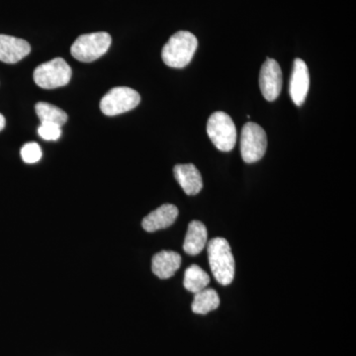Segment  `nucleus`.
Wrapping results in <instances>:
<instances>
[{"label": "nucleus", "mask_w": 356, "mask_h": 356, "mask_svg": "<svg viewBox=\"0 0 356 356\" xmlns=\"http://www.w3.org/2000/svg\"><path fill=\"white\" fill-rule=\"evenodd\" d=\"M259 86L262 95L267 102L277 99L282 89V72L278 63L267 58L259 74Z\"/></svg>", "instance_id": "nucleus-8"}, {"label": "nucleus", "mask_w": 356, "mask_h": 356, "mask_svg": "<svg viewBox=\"0 0 356 356\" xmlns=\"http://www.w3.org/2000/svg\"><path fill=\"white\" fill-rule=\"evenodd\" d=\"M140 102L139 92L126 86H118L112 88L103 96L100 102V109L107 116H116L136 108Z\"/></svg>", "instance_id": "nucleus-7"}, {"label": "nucleus", "mask_w": 356, "mask_h": 356, "mask_svg": "<svg viewBox=\"0 0 356 356\" xmlns=\"http://www.w3.org/2000/svg\"><path fill=\"white\" fill-rule=\"evenodd\" d=\"M210 276L200 266L192 264L185 270L184 285L187 291L196 293L202 291L210 283Z\"/></svg>", "instance_id": "nucleus-16"}, {"label": "nucleus", "mask_w": 356, "mask_h": 356, "mask_svg": "<svg viewBox=\"0 0 356 356\" xmlns=\"http://www.w3.org/2000/svg\"><path fill=\"white\" fill-rule=\"evenodd\" d=\"M208 137L221 152H229L236 143V129L233 119L225 112L213 113L207 122Z\"/></svg>", "instance_id": "nucleus-4"}, {"label": "nucleus", "mask_w": 356, "mask_h": 356, "mask_svg": "<svg viewBox=\"0 0 356 356\" xmlns=\"http://www.w3.org/2000/svg\"><path fill=\"white\" fill-rule=\"evenodd\" d=\"M181 266V257L172 250H163L153 257L152 270L161 280L172 277Z\"/></svg>", "instance_id": "nucleus-13"}, {"label": "nucleus", "mask_w": 356, "mask_h": 356, "mask_svg": "<svg viewBox=\"0 0 356 356\" xmlns=\"http://www.w3.org/2000/svg\"><path fill=\"white\" fill-rule=\"evenodd\" d=\"M197 47L198 40L192 33L178 31L163 47L161 58L168 67L184 69L191 62Z\"/></svg>", "instance_id": "nucleus-2"}, {"label": "nucleus", "mask_w": 356, "mask_h": 356, "mask_svg": "<svg viewBox=\"0 0 356 356\" xmlns=\"http://www.w3.org/2000/svg\"><path fill=\"white\" fill-rule=\"evenodd\" d=\"M31 51V46L25 40L0 35V60L6 64H16Z\"/></svg>", "instance_id": "nucleus-10"}, {"label": "nucleus", "mask_w": 356, "mask_h": 356, "mask_svg": "<svg viewBox=\"0 0 356 356\" xmlns=\"http://www.w3.org/2000/svg\"><path fill=\"white\" fill-rule=\"evenodd\" d=\"M72 74V69L64 58H56L37 67L33 77L39 88L54 89L67 86Z\"/></svg>", "instance_id": "nucleus-5"}, {"label": "nucleus", "mask_w": 356, "mask_h": 356, "mask_svg": "<svg viewBox=\"0 0 356 356\" xmlns=\"http://www.w3.org/2000/svg\"><path fill=\"white\" fill-rule=\"evenodd\" d=\"M42 149L37 143H28L21 149V158L26 163H38L42 158Z\"/></svg>", "instance_id": "nucleus-18"}, {"label": "nucleus", "mask_w": 356, "mask_h": 356, "mask_svg": "<svg viewBox=\"0 0 356 356\" xmlns=\"http://www.w3.org/2000/svg\"><path fill=\"white\" fill-rule=\"evenodd\" d=\"M310 88V74L308 67L301 58H295L293 64L291 79L289 84V95L297 106L305 102Z\"/></svg>", "instance_id": "nucleus-9"}, {"label": "nucleus", "mask_w": 356, "mask_h": 356, "mask_svg": "<svg viewBox=\"0 0 356 356\" xmlns=\"http://www.w3.org/2000/svg\"><path fill=\"white\" fill-rule=\"evenodd\" d=\"M173 173H175V179L187 195H196L202 191V177L197 168L192 163L175 165Z\"/></svg>", "instance_id": "nucleus-12"}, {"label": "nucleus", "mask_w": 356, "mask_h": 356, "mask_svg": "<svg viewBox=\"0 0 356 356\" xmlns=\"http://www.w3.org/2000/svg\"><path fill=\"white\" fill-rule=\"evenodd\" d=\"M220 306V297L214 289L205 288L202 291L196 293L192 302V312L198 315H206L214 311Z\"/></svg>", "instance_id": "nucleus-15"}, {"label": "nucleus", "mask_w": 356, "mask_h": 356, "mask_svg": "<svg viewBox=\"0 0 356 356\" xmlns=\"http://www.w3.org/2000/svg\"><path fill=\"white\" fill-rule=\"evenodd\" d=\"M177 217V206L172 205V204H165L145 217L142 222V226L149 233H154L159 229H166L172 226Z\"/></svg>", "instance_id": "nucleus-11"}, {"label": "nucleus", "mask_w": 356, "mask_h": 356, "mask_svg": "<svg viewBox=\"0 0 356 356\" xmlns=\"http://www.w3.org/2000/svg\"><path fill=\"white\" fill-rule=\"evenodd\" d=\"M266 131L254 122L245 123L241 135V154L243 161L254 163L261 161L266 154Z\"/></svg>", "instance_id": "nucleus-6"}, {"label": "nucleus", "mask_w": 356, "mask_h": 356, "mask_svg": "<svg viewBox=\"0 0 356 356\" xmlns=\"http://www.w3.org/2000/svg\"><path fill=\"white\" fill-rule=\"evenodd\" d=\"M4 127H6V118L0 113V131L3 130Z\"/></svg>", "instance_id": "nucleus-20"}, {"label": "nucleus", "mask_w": 356, "mask_h": 356, "mask_svg": "<svg viewBox=\"0 0 356 356\" xmlns=\"http://www.w3.org/2000/svg\"><path fill=\"white\" fill-rule=\"evenodd\" d=\"M111 42V36L106 32L81 35L72 44L70 53L79 62H95L108 51Z\"/></svg>", "instance_id": "nucleus-3"}, {"label": "nucleus", "mask_w": 356, "mask_h": 356, "mask_svg": "<svg viewBox=\"0 0 356 356\" xmlns=\"http://www.w3.org/2000/svg\"><path fill=\"white\" fill-rule=\"evenodd\" d=\"M209 266L215 280L222 285L231 284L235 277V259L231 245L224 238H215L207 245Z\"/></svg>", "instance_id": "nucleus-1"}, {"label": "nucleus", "mask_w": 356, "mask_h": 356, "mask_svg": "<svg viewBox=\"0 0 356 356\" xmlns=\"http://www.w3.org/2000/svg\"><path fill=\"white\" fill-rule=\"evenodd\" d=\"M40 137L44 140H57L62 136L60 126L51 123H41L38 128Z\"/></svg>", "instance_id": "nucleus-19"}, {"label": "nucleus", "mask_w": 356, "mask_h": 356, "mask_svg": "<svg viewBox=\"0 0 356 356\" xmlns=\"http://www.w3.org/2000/svg\"><path fill=\"white\" fill-rule=\"evenodd\" d=\"M41 123H51L62 127L67 121V114L50 103L38 102L35 106Z\"/></svg>", "instance_id": "nucleus-17"}, {"label": "nucleus", "mask_w": 356, "mask_h": 356, "mask_svg": "<svg viewBox=\"0 0 356 356\" xmlns=\"http://www.w3.org/2000/svg\"><path fill=\"white\" fill-rule=\"evenodd\" d=\"M207 243V229L202 222L192 221L188 225V231L184 243V250L187 254H200Z\"/></svg>", "instance_id": "nucleus-14"}]
</instances>
